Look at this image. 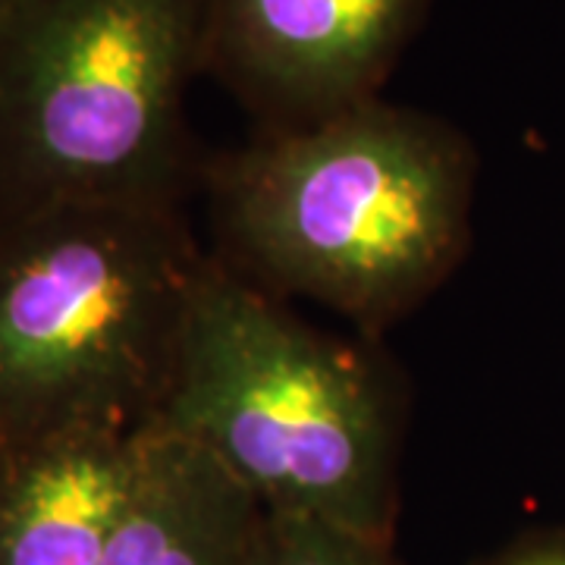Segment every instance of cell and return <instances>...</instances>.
<instances>
[{
  "instance_id": "1",
  "label": "cell",
  "mask_w": 565,
  "mask_h": 565,
  "mask_svg": "<svg viewBox=\"0 0 565 565\" xmlns=\"http://www.w3.org/2000/svg\"><path fill=\"white\" fill-rule=\"evenodd\" d=\"M211 199L233 270L384 330L462 262L475 154L449 122L374 98L267 129L217 161Z\"/></svg>"
},
{
  "instance_id": "2",
  "label": "cell",
  "mask_w": 565,
  "mask_h": 565,
  "mask_svg": "<svg viewBox=\"0 0 565 565\" xmlns=\"http://www.w3.org/2000/svg\"><path fill=\"white\" fill-rule=\"evenodd\" d=\"M151 427L207 449L262 509L393 541L403 399L390 371L217 258Z\"/></svg>"
},
{
  "instance_id": "3",
  "label": "cell",
  "mask_w": 565,
  "mask_h": 565,
  "mask_svg": "<svg viewBox=\"0 0 565 565\" xmlns=\"http://www.w3.org/2000/svg\"><path fill=\"white\" fill-rule=\"evenodd\" d=\"M204 267L182 202L0 221V446L70 427L148 430Z\"/></svg>"
},
{
  "instance_id": "4",
  "label": "cell",
  "mask_w": 565,
  "mask_h": 565,
  "mask_svg": "<svg viewBox=\"0 0 565 565\" xmlns=\"http://www.w3.org/2000/svg\"><path fill=\"white\" fill-rule=\"evenodd\" d=\"M207 0H0V221L182 202Z\"/></svg>"
},
{
  "instance_id": "5",
  "label": "cell",
  "mask_w": 565,
  "mask_h": 565,
  "mask_svg": "<svg viewBox=\"0 0 565 565\" xmlns=\"http://www.w3.org/2000/svg\"><path fill=\"white\" fill-rule=\"evenodd\" d=\"M434 0H207L204 70L270 129L374 102Z\"/></svg>"
},
{
  "instance_id": "6",
  "label": "cell",
  "mask_w": 565,
  "mask_h": 565,
  "mask_svg": "<svg viewBox=\"0 0 565 565\" xmlns=\"http://www.w3.org/2000/svg\"><path fill=\"white\" fill-rule=\"evenodd\" d=\"M148 446L151 427H70L0 446V565L102 563Z\"/></svg>"
},
{
  "instance_id": "7",
  "label": "cell",
  "mask_w": 565,
  "mask_h": 565,
  "mask_svg": "<svg viewBox=\"0 0 565 565\" xmlns=\"http://www.w3.org/2000/svg\"><path fill=\"white\" fill-rule=\"evenodd\" d=\"M258 512L207 449L151 427L136 500L98 565H239Z\"/></svg>"
},
{
  "instance_id": "8",
  "label": "cell",
  "mask_w": 565,
  "mask_h": 565,
  "mask_svg": "<svg viewBox=\"0 0 565 565\" xmlns=\"http://www.w3.org/2000/svg\"><path fill=\"white\" fill-rule=\"evenodd\" d=\"M239 565H399L393 541L364 537L308 515L262 509Z\"/></svg>"
},
{
  "instance_id": "9",
  "label": "cell",
  "mask_w": 565,
  "mask_h": 565,
  "mask_svg": "<svg viewBox=\"0 0 565 565\" xmlns=\"http://www.w3.org/2000/svg\"><path fill=\"white\" fill-rule=\"evenodd\" d=\"M481 565H565V537L527 541V544L512 546Z\"/></svg>"
}]
</instances>
